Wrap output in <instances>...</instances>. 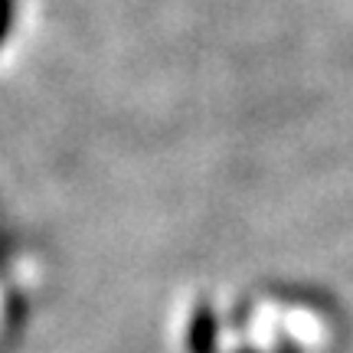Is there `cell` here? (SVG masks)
<instances>
[{"label": "cell", "instance_id": "obj_1", "mask_svg": "<svg viewBox=\"0 0 353 353\" xmlns=\"http://www.w3.org/2000/svg\"><path fill=\"white\" fill-rule=\"evenodd\" d=\"M10 17H13V0H0V39L7 37V30H10Z\"/></svg>", "mask_w": 353, "mask_h": 353}]
</instances>
